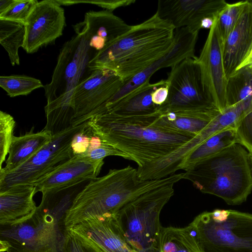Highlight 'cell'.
<instances>
[{"instance_id": "836d02e7", "label": "cell", "mask_w": 252, "mask_h": 252, "mask_svg": "<svg viewBox=\"0 0 252 252\" xmlns=\"http://www.w3.org/2000/svg\"><path fill=\"white\" fill-rule=\"evenodd\" d=\"M238 143L252 153V109L244 115L235 124Z\"/></svg>"}, {"instance_id": "cb8c5ba5", "label": "cell", "mask_w": 252, "mask_h": 252, "mask_svg": "<svg viewBox=\"0 0 252 252\" xmlns=\"http://www.w3.org/2000/svg\"><path fill=\"white\" fill-rule=\"evenodd\" d=\"M220 112V111L219 110L210 111L195 110L159 111L157 122L162 126L197 135Z\"/></svg>"}, {"instance_id": "9a60e30c", "label": "cell", "mask_w": 252, "mask_h": 252, "mask_svg": "<svg viewBox=\"0 0 252 252\" xmlns=\"http://www.w3.org/2000/svg\"><path fill=\"white\" fill-rule=\"evenodd\" d=\"M227 3L224 0H159L156 13L176 29L199 32L207 18H215Z\"/></svg>"}, {"instance_id": "ba28073f", "label": "cell", "mask_w": 252, "mask_h": 252, "mask_svg": "<svg viewBox=\"0 0 252 252\" xmlns=\"http://www.w3.org/2000/svg\"><path fill=\"white\" fill-rule=\"evenodd\" d=\"M97 51L79 35L61 48L51 82L44 86L47 103L71 104L75 89L91 72L89 63Z\"/></svg>"}, {"instance_id": "f35d334b", "label": "cell", "mask_w": 252, "mask_h": 252, "mask_svg": "<svg viewBox=\"0 0 252 252\" xmlns=\"http://www.w3.org/2000/svg\"><path fill=\"white\" fill-rule=\"evenodd\" d=\"M15 0H0V15L7 11L14 3Z\"/></svg>"}, {"instance_id": "30bf717a", "label": "cell", "mask_w": 252, "mask_h": 252, "mask_svg": "<svg viewBox=\"0 0 252 252\" xmlns=\"http://www.w3.org/2000/svg\"><path fill=\"white\" fill-rule=\"evenodd\" d=\"M197 58H187L171 67L166 79L168 95L158 106L160 112L220 110L204 86Z\"/></svg>"}, {"instance_id": "1f68e13d", "label": "cell", "mask_w": 252, "mask_h": 252, "mask_svg": "<svg viewBox=\"0 0 252 252\" xmlns=\"http://www.w3.org/2000/svg\"><path fill=\"white\" fill-rule=\"evenodd\" d=\"M15 121L12 116L0 111V169L8 154L13 136Z\"/></svg>"}, {"instance_id": "d590c367", "label": "cell", "mask_w": 252, "mask_h": 252, "mask_svg": "<svg viewBox=\"0 0 252 252\" xmlns=\"http://www.w3.org/2000/svg\"><path fill=\"white\" fill-rule=\"evenodd\" d=\"M60 5H69L78 3H89L101 7L112 12L120 7L126 6L134 3L135 0H55Z\"/></svg>"}, {"instance_id": "5b68a950", "label": "cell", "mask_w": 252, "mask_h": 252, "mask_svg": "<svg viewBox=\"0 0 252 252\" xmlns=\"http://www.w3.org/2000/svg\"><path fill=\"white\" fill-rule=\"evenodd\" d=\"M178 181L146 192L113 213L128 244L137 252H159L160 212L174 193Z\"/></svg>"}, {"instance_id": "4316f807", "label": "cell", "mask_w": 252, "mask_h": 252, "mask_svg": "<svg viewBox=\"0 0 252 252\" xmlns=\"http://www.w3.org/2000/svg\"><path fill=\"white\" fill-rule=\"evenodd\" d=\"M26 36L24 24L0 19V43L7 52L11 64H20L19 48L24 46Z\"/></svg>"}, {"instance_id": "e0dca14e", "label": "cell", "mask_w": 252, "mask_h": 252, "mask_svg": "<svg viewBox=\"0 0 252 252\" xmlns=\"http://www.w3.org/2000/svg\"><path fill=\"white\" fill-rule=\"evenodd\" d=\"M131 28L132 26L106 9L87 12L84 20L73 26L76 34L84 37L90 46L97 52L126 33Z\"/></svg>"}, {"instance_id": "83f0119b", "label": "cell", "mask_w": 252, "mask_h": 252, "mask_svg": "<svg viewBox=\"0 0 252 252\" xmlns=\"http://www.w3.org/2000/svg\"><path fill=\"white\" fill-rule=\"evenodd\" d=\"M249 100H252V70L245 66L239 68L228 78L227 107Z\"/></svg>"}, {"instance_id": "52a82bcc", "label": "cell", "mask_w": 252, "mask_h": 252, "mask_svg": "<svg viewBox=\"0 0 252 252\" xmlns=\"http://www.w3.org/2000/svg\"><path fill=\"white\" fill-rule=\"evenodd\" d=\"M202 252H252V214L228 210L227 217L214 220L210 212L189 224Z\"/></svg>"}, {"instance_id": "60d3db41", "label": "cell", "mask_w": 252, "mask_h": 252, "mask_svg": "<svg viewBox=\"0 0 252 252\" xmlns=\"http://www.w3.org/2000/svg\"><path fill=\"white\" fill-rule=\"evenodd\" d=\"M249 162L250 164V167L251 169L252 174V153H249Z\"/></svg>"}, {"instance_id": "7402d4cb", "label": "cell", "mask_w": 252, "mask_h": 252, "mask_svg": "<svg viewBox=\"0 0 252 252\" xmlns=\"http://www.w3.org/2000/svg\"><path fill=\"white\" fill-rule=\"evenodd\" d=\"M252 109V100L240 102L225 108L198 135L176 152L177 157L184 158L193 150L213 135L225 129L235 128L236 122L246 113Z\"/></svg>"}, {"instance_id": "ffe728a7", "label": "cell", "mask_w": 252, "mask_h": 252, "mask_svg": "<svg viewBox=\"0 0 252 252\" xmlns=\"http://www.w3.org/2000/svg\"><path fill=\"white\" fill-rule=\"evenodd\" d=\"M104 162L73 157L51 172L32 184L36 192L65 186L86 179H94L99 174Z\"/></svg>"}, {"instance_id": "277c9868", "label": "cell", "mask_w": 252, "mask_h": 252, "mask_svg": "<svg viewBox=\"0 0 252 252\" xmlns=\"http://www.w3.org/2000/svg\"><path fill=\"white\" fill-rule=\"evenodd\" d=\"M183 179L228 205L241 204L252 191L249 153L240 144H234L186 171Z\"/></svg>"}, {"instance_id": "ab89813d", "label": "cell", "mask_w": 252, "mask_h": 252, "mask_svg": "<svg viewBox=\"0 0 252 252\" xmlns=\"http://www.w3.org/2000/svg\"><path fill=\"white\" fill-rule=\"evenodd\" d=\"M245 66L248 67L252 70V48L249 55L243 62L239 68Z\"/></svg>"}, {"instance_id": "f546056e", "label": "cell", "mask_w": 252, "mask_h": 252, "mask_svg": "<svg viewBox=\"0 0 252 252\" xmlns=\"http://www.w3.org/2000/svg\"><path fill=\"white\" fill-rule=\"evenodd\" d=\"M248 1L227 3L217 16V27L223 44L238 22Z\"/></svg>"}, {"instance_id": "8992f818", "label": "cell", "mask_w": 252, "mask_h": 252, "mask_svg": "<svg viewBox=\"0 0 252 252\" xmlns=\"http://www.w3.org/2000/svg\"><path fill=\"white\" fill-rule=\"evenodd\" d=\"M65 216L38 206L28 220L12 226H0V240L8 243L6 252H63Z\"/></svg>"}, {"instance_id": "44dd1931", "label": "cell", "mask_w": 252, "mask_h": 252, "mask_svg": "<svg viewBox=\"0 0 252 252\" xmlns=\"http://www.w3.org/2000/svg\"><path fill=\"white\" fill-rule=\"evenodd\" d=\"M166 84V80L154 83H150V81H148L116 102L98 111L94 115L110 112L122 116H140L154 113L158 110V106L152 101V93Z\"/></svg>"}, {"instance_id": "d4e9b609", "label": "cell", "mask_w": 252, "mask_h": 252, "mask_svg": "<svg viewBox=\"0 0 252 252\" xmlns=\"http://www.w3.org/2000/svg\"><path fill=\"white\" fill-rule=\"evenodd\" d=\"M238 143L235 128L231 127L217 133L198 146L182 160L177 170L186 171L200 162Z\"/></svg>"}, {"instance_id": "d6a6232c", "label": "cell", "mask_w": 252, "mask_h": 252, "mask_svg": "<svg viewBox=\"0 0 252 252\" xmlns=\"http://www.w3.org/2000/svg\"><path fill=\"white\" fill-rule=\"evenodd\" d=\"M37 2L38 1L35 0H15L7 11L0 15V19L25 24L29 15Z\"/></svg>"}, {"instance_id": "6da1fadb", "label": "cell", "mask_w": 252, "mask_h": 252, "mask_svg": "<svg viewBox=\"0 0 252 252\" xmlns=\"http://www.w3.org/2000/svg\"><path fill=\"white\" fill-rule=\"evenodd\" d=\"M158 110L140 116L106 113L93 116L88 125L103 142L127 155L138 167L158 161L196 135L162 126Z\"/></svg>"}, {"instance_id": "603a6c76", "label": "cell", "mask_w": 252, "mask_h": 252, "mask_svg": "<svg viewBox=\"0 0 252 252\" xmlns=\"http://www.w3.org/2000/svg\"><path fill=\"white\" fill-rule=\"evenodd\" d=\"M33 130L20 136L13 135L5 166L0 172L7 173L17 168L51 140L52 135L49 132L42 130L34 133Z\"/></svg>"}, {"instance_id": "484cf974", "label": "cell", "mask_w": 252, "mask_h": 252, "mask_svg": "<svg viewBox=\"0 0 252 252\" xmlns=\"http://www.w3.org/2000/svg\"><path fill=\"white\" fill-rule=\"evenodd\" d=\"M159 252H202L189 224L185 227L161 228Z\"/></svg>"}, {"instance_id": "f1b7e54d", "label": "cell", "mask_w": 252, "mask_h": 252, "mask_svg": "<svg viewBox=\"0 0 252 252\" xmlns=\"http://www.w3.org/2000/svg\"><path fill=\"white\" fill-rule=\"evenodd\" d=\"M0 87L8 95L14 97L27 95L44 86L38 79L24 75H11L0 77Z\"/></svg>"}, {"instance_id": "7c38bea8", "label": "cell", "mask_w": 252, "mask_h": 252, "mask_svg": "<svg viewBox=\"0 0 252 252\" xmlns=\"http://www.w3.org/2000/svg\"><path fill=\"white\" fill-rule=\"evenodd\" d=\"M25 40L23 48L27 53L36 52L52 44L63 34L65 26L64 10L55 0L38 2L26 23Z\"/></svg>"}, {"instance_id": "4fadbf2b", "label": "cell", "mask_w": 252, "mask_h": 252, "mask_svg": "<svg viewBox=\"0 0 252 252\" xmlns=\"http://www.w3.org/2000/svg\"><path fill=\"white\" fill-rule=\"evenodd\" d=\"M217 16L197 59L204 86L216 106L221 111L227 107L228 78L225 72L223 42L218 32Z\"/></svg>"}, {"instance_id": "8fae6325", "label": "cell", "mask_w": 252, "mask_h": 252, "mask_svg": "<svg viewBox=\"0 0 252 252\" xmlns=\"http://www.w3.org/2000/svg\"><path fill=\"white\" fill-rule=\"evenodd\" d=\"M124 84V80L110 69L103 68L92 71L73 92V126L87 121L90 115L103 106Z\"/></svg>"}, {"instance_id": "d6986e66", "label": "cell", "mask_w": 252, "mask_h": 252, "mask_svg": "<svg viewBox=\"0 0 252 252\" xmlns=\"http://www.w3.org/2000/svg\"><path fill=\"white\" fill-rule=\"evenodd\" d=\"M36 188L32 184L15 186L0 191V226H12L31 218L37 207L33 200Z\"/></svg>"}, {"instance_id": "5bb4252c", "label": "cell", "mask_w": 252, "mask_h": 252, "mask_svg": "<svg viewBox=\"0 0 252 252\" xmlns=\"http://www.w3.org/2000/svg\"><path fill=\"white\" fill-rule=\"evenodd\" d=\"M199 32L188 27L176 29L173 45L170 50L142 72L135 75L126 82L120 90L104 105H111L129 93L150 81L151 76L162 68L173 67L184 60L195 57V47Z\"/></svg>"}, {"instance_id": "8d00e7d4", "label": "cell", "mask_w": 252, "mask_h": 252, "mask_svg": "<svg viewBox=\"0 0 252 252\" xmlns=\"http://www.w3.org/2000/svg\"><path fill=\"white\" fill-rule=\"evenodd\" d=\"M93 133L88 125L74 137L71 144L73 157H80L88 150Z\"/></svg>"}, {"instance_id": "e575fe53", "label": "cell", "mask_w": 252, "mask_h": 252, "mask_svg": "<svg viewBox=\"0 0 252 252\" xmlns=\"http://www.w3.org/2000/svg\"><path fill=\"white\" fill-rule=\"evenodd\" d=\"M63 252H101L92 243L67 228Z\"/></svg>"}, {"instance_id": "3957f363", "label": "cell", "mask_w": 252, "mask_h": 252, "mask_svg": "<svg viewBox=\"0 0 252 252\" xmlns=\"http://www.w3.org/2000/svg\"><path fill=\"white\" fill-rule=\"evenodd\" d=\"M184 173L162 179L142 181L137 169L130 165L110 169L105 175L93 179L78 194L67 211V228L83 220L106 213H114L135 197L173 181L183 179Z\"/></svg>"}, {"instance_id": "7a4b0ae2", "label": "cell", "mask_w": 252, "mask_h": 252, "mask_svg": "<svg viewBox=\"0 0 252 252\" xmlns=\"http://www.w3.org/2000/svg\"><path fill=\"white\" fill-rule=\"evenodd\" d=\"M175 30L170 22L156 12L97 52L89 62V70L110 69L125 83L170 50Z\"/></svg>"}, {"instance_id": "ac0fdd59", "label": "cell", "mask_w": 252, "mask_h": 252, "mask_svg": "<svg viewBox=\"0 0 252 252\" xmlns=\"http://www.w3.org/2000/svg\"><path fill=\"white\" fill-rule=\"evenodd\" d=\"M252 48V1L249 0L235 26L223 44L227 78L238 69Z\"/></svg>"}, {"instance_id": "2e32d148", "label": "cell", "mask_w": 252, "mask_h": 252, "mask_svg": "<svg viewBox=\"0 0 252 252\" xmlns=\"http://www.w3.org/2000/svg\"><path fill=\"white\" fill-rule=\"evenodd\" d=\"M101 252H137L127 242L113 213L83 220L68 228Z\"/></svg>"}, {"instance_id": "4dcf8cb0", "label": "cell", "mask_w": 252, "mask_h": 252, "mask_svg": "<svg viewBox=\"0 0 252 252\" xmlns=\"http://www.w3.org/2000/svg\"><path fill=\"white\" fill-rule=\"evenodd\" d=\"M109 156H119L130 160V157L126 153L103 142L93 133L88 150L80 157L94 161L104 162V158Z\"/></svg>"}, {"instance_id": "74e56055", "label": "cell", "mask_w": 252, "mask_h": 252, "mask_svg": "<svg viewBox=\"0 0 252 252\" xmlns=\"http://www.w3.org/2000/svg\"><path fill=\"white\" fill-rule=\"evenodd\" d=\"M168 92L167 84L157 89L152 94L153 103L158 106L162 105L167 98Z\"/></svg>"}, {"instance_id": "9c48e42d", "label": "cell", "mask_w": 252, "mask_h": 252, "mask_svg": "<svg viewBox=\"0 0 252 252\" xmlns=\"http://www.w3.org/2000/svg\"><path fill=\"white\" fill-rule=\"evenodd\" d=\"M87 125V121L53 135L47 144L23 164L7 173L0 171V191L32 184L73 158L72 140Z\"/></svg>"}]
</instances>
